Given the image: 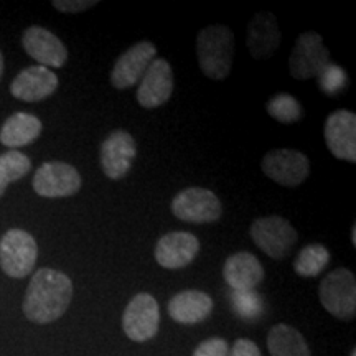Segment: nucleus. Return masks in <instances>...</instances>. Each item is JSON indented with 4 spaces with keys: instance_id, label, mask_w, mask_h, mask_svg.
<instances>
[{
    "instance_id": "obj_1",
    "label": "nucleus",
    "mask_w": 356,
    "mask_h": 356,
    "mask_svg": "<svg viewBox=\"0 0 356 356\" xmlns=\"http://www.w3.org/2000/svg\"><path fill=\"white\" fill-rule=\"evenodd\" d=\"M73 299V282L60 270L43 267L33 274L24 299L25 317L33 323H51L63 317Z\"/></svg>"
},
{
    "instance_id": "obj_2",
    "label": "nucleus",
    "mask_w": 356,
    "mask_h": 356,
    "mask_svg": "<svg viewBox=\"0 0 356 356\" xmlns=\"http://www.w3.org/2000/svg\"><path fill=\"white\" fill-rule=\"evenodd\" d=\"M197 56L202 73L210 79H225L233 68L234 33L226 25H208L197 37Z\"/></svg>"
},
{
    "instance_id": "obj_3",
    "label": "nucleus",
    "mask_w": 356,
    "mask_h": 356,
    "mask_svg": "<svg viewBox=\"0 0 356 356\" xmlns=\"http://www.w3.org/2000/svg\"><path fill=\"white\" fill-rule=\"evenodd\" d=\"M249 233L256 246L275 261L291 256L299 239V233L292 222L287 218L277 215L257 218L251 225Z\"/></svg>"
},
{
    "instance_id": "obj_4",
    "label": "nucleus",
    "mask_w": 356,
    "mask_h": 356,
    "mask_svg": "<svg viewBox=\"0 0 356 356\" xmlns=\"http://www.w3.org/2000/svg\"><path fill=\"white\" fill-rule=\"evenodd\" d=\"M320 304L338 320H351L356 315V279L346 267H338L325 275L318 287Z\"/></svg>"
},
{
    "instance_id": "obj_5",
    "label": "nucleus",
    "mask_w": 356,
    "mask_h": 356,
    "mask_svg": "<svg viewBox=\"0 0 356 356\" xmlns=\"http://www.w3.org/2000/svg\"><path fill=\"white\" fill-rule=\"evenodd\" d=\"M37 256V241L24 229H8L0 239V267L8 277H26L33 270Z\"/></svg>"
},
{
    "instance_id": "obj_6",
    "label": "nucleus",
    "mask_w": 356,
    "mask_h": 356,
    "mask_svg": "<svg viewBox=\"0 0 356 356\" xmlns=\"http://www.w3.org/2000/svg\"><path fill=\"white\" fill-rule=\"evenodd\" d=\"M173 216L185 222L193 225H207L215 222L222 215V207L220 198L211 190L202 186H190L178 191L172 200Z\"/></svg>"
},
{
    "instance_id": "obj_7",
    "label": "nucleus",
    "mask_w": 356,
    "mask_h": 356,
    "mask_svg": "<svg viewBox=\"0 0 356 356\" xmlns=\"http://www.w3.org/2000/svg\"><path fill=\"white\" fill-rule=\"evenodd\" d=\"M330 63V51L323 44L317 32L300 33L289 58V71L293 79L318 78V74Z\"/></svg>"
},
{
    "instance_id": "obj_8",
    "label": "nucleus",
    "mask_w": 356,
    "mask_h": 356,
    "mask_svg": "<svg viewBox=\"0 0 356 356\" xmlns=\"http://www.w3.org/2000/svg\"><path fill=\"white\" fill-rule=\"evenodd\" d=\"M264 175L282 186H299L310 175V160L304 152L292 149H274L261 162Z\"/></svg>"
},
{
    "instance_id": "obj_9",
    "label": "nucleus",
    "mask_w": 356,
    "mask_h": 356,
    "mask_svg": "<svg viewBox=\"0 0 356 356\" xmlns=\"http://www.w3.org/2000/svg\"><path fill=\"white\" fill-rule=\"evenodd\" d=\"M160 327V309L150 293H137L122 314V330L132 341L144 343L157 335Z\"/></svg>"
},
{
    "instance_id": "obj_10",
    "label": "nucleus",
    "mask_w": 356,
    "mask_h": 356,
    "mask_svg": "<svg viewBox=\"0 0 356 356\" xmlns=\"http://www.w3.org/2000/svg\"><path fill=\"white\" fill-rule=\"evenodd\" d=\"M83 178L73 165L65 162H47L35 172L33 190L44 198H66L81 190Z\"/></svg>"
},
{
    "instance_id": "obj_11",
    "label": "nucleus",
    "mask_w": 356,
    "mask_h": 356,
    "mask_svg": "<svg viewBox=\"0 0 356 356\" xmlns=\"http://www.w3.org/2000/svg\"><path fill=\"white\" fill-rule=\"evenodd\" d=\"M137 155L136 139L127 131H114L101 144L99 160L104 175L111 180H121L129 173Z\"/></svg>"
},
{
    "instance_id": "obj_12",
    "label": "nucleus",
    "mask_w": 356,
    "mask_h": 356,
    "mask_svg": "<svg viewBox=\"0 0 356 356\" xmlns=\"http://www.w3.org/2000/svg\"><path fill=\"white\" fill-rule=\"evenodd\" d=\"M325 144L338 160L356 162V115L346 109H338L327 118L323 129Z\"/></svg>"
},
{
    "instance_id": "obj_13",
    "label": "nucleus",
    "mask_w": 356,
    "mask_h": 356,
    "mask_svg": "<svg viewBox=\"0 0 356 356\" xmlns=\"http://www.w3.org/2000/svg\"><path fill=\"white\" fill-rule=\"evenodd\" d=\"M157 48L152 42H139L118 58L111 71V84L115 89H129L136 86L139 79L155 60Z\"/></svg>"
},
{
    "instance_id": "obj_14",
    "label": "nucleus",
    "mask_w": 356,
    "mask_h": 356,
    "mask_svg": "<svg viewBox=\"0 0 356 356\" xmlns=\"http://www.w3.org/2000/svg\"><path fill=\"white\" fill-rule=\"evenodd\" d=\"M173 71L172 66L163 58H157L150 63L149 68L140 78L137 89V101L142 108L155 109L165 104L173 92Z\"/></svg>"
},
{
    "instance_id": "obj_15",
    "label": "nucleus",
    "mask_w": 356,
    "mask_h": 356,
    "mask_svg": "<svg viewBox=\"0 0 356 356\" xmlns=\"http://www.w3.org/2000/svg\"><path fill=\"white\" fill-rule=\"evenodd\" d=\"M22 44L26 55L38 61L44 68H61L68 60V50L65 43L43 26H30L24 32Z\"/></svg>"
},
{
    "instance_id": "obj_16",
    "label": "nucleus",
    "mask_w": 356,
    "mask_h": 356,
    "mask_svg": "<svg viewBox=\"0 0 356 356\" xmlns=\"http://www.w3.org/2000/svg\"><path fill=\"white\" fill-rule=\"evenodd\" d=\"M200 241L197 236L185 231H173L163 234L155 246V261L165 269H184L197 257Z\"/></svg>"
},
{
    "instance_id": "obj_17",
    "label": "nucleus",
    "mask_w": 356,
    "mask_h": 356,
    "mask_svg": "<svg viewBox=\"0 0 356 356\" xmlns=\"http://www.w3.org/2000/svg\"><path fill=\"white\" fill-rule=\"evenodd\" d=\"M58 88V76L44 66H30L17 74L10 84V92L15 99L38 102L51 96Z\"/></svg>"
},
{
    "instance_id": "obj_18",
    "label": "nucleus",
    "mask_w": 356,
    "mask_h": 356,
    "mask_svg": "<svg viewBox=\"0 0 356 356\" xmlns=\"http://www.w3.org/2000/svg\"><path fill=\"white\" fill-rule=\"evenodd\" d=\"M280 33L277 19L270 12H259L248 25V50L254 60H267L280 47Z\"/></svg>"
},
{
    "instance_id": "obj_19",
    "label": "nucleus",
    "mask_w": 356,
    "mask_h": 356,
    "mask_svg": "<svg viewBox=\"0 0 356 356\" xmlns=\"http://www.w3.org/2000/svg\"><path fill=\"white\" fill-rule=\"evenodd\" d=\"M222 277L234 292L254 291L264 279V267L251 252H234L222 266Z\"/></svg>"
},
{
    "instance_id": "obj_20",
    "label": "nucleus",
    "mask_w": 356,
    "mask_h": 356,
    "mask_svg": "<svg viewBox=\"0 0 356 356\" xmlns=\"http://www.w3.org/2000/svg\"><path fill=\"white\" fill-rule=\"evenodd\" d=\"M213 299L202 291H184L168 302V314L178 323L195 325L210 317Z\"/></svg>"
},
{
    "instance_id": "obj_21",
    "label": "nucleus",
    "mask_w": 356,
    "mask_h": 356,
    "mask_svg": "<svg viewBox=\"0 0 356 356\" xmlns=\"http://www.w3.org/2000/svg\"><path fill=\"white\" fill-rule=\"evenodd\" d=\"M43 124L37 115L29 113H15L3 122L0 129V142L8 149L15 150L20 147L33 144L42 134Z\"/></svg>"
},
{
    "instance_id": "obj_22",
    "label": "nucleus",
    "mask_w": 356,
    "mask_h": 356,
    "mask_svg": "<svg viewBox=\"0 0 356 356\" xmlns=\"http://www.w3.org/2000/svg\"><path fill=\"white\" fill-rule=\"evenodd\" d=\"M267 350L270 356H312L304 335L287 323H277L270 328Z\"/></svg>"
},
{
    "instance_id": "obj_23",
    "label": "nucleus",
    "mask_w": 356,
    "mask_h": 356,
    "mask_svg": "<svg viewBox=\"0 0 356 356\" xmlns=\"http://www.w3.org/2000/svg\"><path fill=\"white\" fill-rule=\"evenodd\" d=\"M330 262V252L323 244L314 243L302 248L293 261V269L300 277H315Z\"/></svg>"
},
{
    "instance_id": "obj_24",
    "label": "nucleus",
    "mask_w": 356,
    "mask_h": 356,
    "mask_svg": "<svg viewBox=\"0 0 356 356\" xmlns=\"http://www.w3.org/2000/svg\"><path fill=\"white\" fill-rule=\"evenodd\" d=\"M32 168V162L19 150H8L0 155V197L6 193L7 186L24 178Z\"/></svg>"
},
{
    "instance_id": "obj_25",
    "label": "nucleus",
    "mask_w": 356,
    "mask_h": 356,
    "mask_svg": "<svg viewBox=\"0 0 356 356\" xmlns=\"http://www.w3.org/2000/svg\"><path fill=\"white\" fill-rule=\"evenodd\" d=\"M267 114L280 124H293L302 118V106L297 97L287 92H279L273 97H269L266 104Z\"/></svg>"
},
{
    "instance_id": "obj_26",
    "label": "nucleus",
    "mask_w": 356,
    "mask_h": 356,
    "mask_svg": "<svg viewBox=\"0 0 356 356\" xmlns=\"http://www.w3.org/2000/svg\"><path fill=\"white\" fill-rule=\"evenodd\" d=\"M233 305H234V310L244 318H256L262 310L261 296L259 293H254V291L234 292Z\"/></svg>"
},
{
    "instance_id": "obj_27",
    "label": "nucleus",
    "mask_w": 356,
    "mask_h": 356,
    "mask_svg": "<svg viewBox=\"0 0 356 356\" xmlns=\"http://www.w3.org/2000/svg\"><path fill=\"white\" fill-rule=\"evenodd\" d=\"M346 81H348V78H346L345 70L333 65L332 61L327 65V68L318 74L320 89L327 92V95H337L340 89L345 88Z\"/></svg>"
},
{
    "instance_id": "obj_28",
    "label": "nucleus",
    "mask_w": 356,
    "mask_h": 356,
    "mask_svg": "<svg viewBox=\"0 0 356 356\" xmlns=\"http://www.w3.org/2000/svg\"><path fill=\"white\" fill-rule=\"evenodd\" d=\"M193 356H229V345L225 338L213 337L197 346Z\"/></svg>"
},
{
    "instance_id": "obj_29",
    "label": "nucleus",
    "mask_w": 356,
    "mask_h": 356,
    "mask_svg": "<svg viewBox=\"0 0 356 356\" xmlns=\"http://www.w3.org/2000/svg\"><path fill=\"white\" fill-rule=\"evenodd\" d=\"M51 6L55 7L58 12L78 13L88 10V8L96 7L97 0H55V2H51Z\"/></svg>"
},
{
    "instance_id": "obj_30",
    "label": "nucleus",
    "mask_w": 356,
    "mask_h": 356,
    "mask_svg": "<svg viewBox=\"0 0 356 356\" xmlns=\"http://www.w3.org/2000/svg\"><path fill=\"white\" fill-rule=\"evenodd\" d=\"M229 356H261V350L257 348L254 341L248 340V338H239L234 341Z\"/></svg>"
},
{
    "instance_id": "obj_31",
    "label": "nucleus",
    "mask_w": 356,
    "mask_h": 356,
    "mask_svg": "<svg viewBox=\"0 0 356 356\" xmlns=\"http://www.w3.org/2000/svg\"><path fill=\"white\" fill-rule=\"evenodd\" d=\"M351 244H353V248H356V226L353 225V228H351Z\"/></svg>"
},
{
    "instance_id": "obj_32",
    "label": "nucleus",
    "mask_w": 356,
    "mask_h": 356,
    "mask_svg": "<svg viewBox=\"0 0 356 356\" xmlns=\"http://www.w3.org/2000/svg\"><path fill=\"white\" fill-rule=\"evenodd\" d=\"M2 73H3V56L2 53H0V78H2Z\"/></svg>"
},
{
    "instance_id": "obj_33",
    "label": "nucleus",
    "mask_w": 356,
    "mask_h": 356,
    "mask_svg": "<svg viewBox=\"0 0 356 356\" xmlns=\"http://www.w3.org/2000/svg\"><path fill=\"white\" fill-rule=\"evenodd\" d=\"M350 356H356V350L351 351V355H350Z\"/></svg>"
}]
</instances>
